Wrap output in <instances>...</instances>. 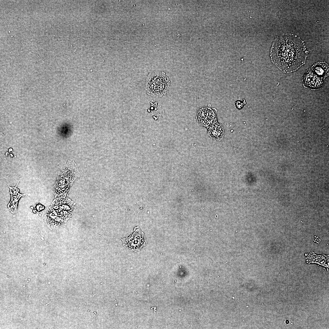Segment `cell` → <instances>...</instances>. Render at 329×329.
<instances>
[{
    "instance_id": "1",
    "label": "cell",
    "mask_w": 329,
    "mask_h": 329,
    "mask_svg": "<svg viewBox=\"0 0 329 329\" xmlns=\"http://www.w3.org/2000/svg\"><path fill=\"white\" fill-rule=\"evenodd\" d=\"M308 53L304 41L292 33L276 37L270 51L271 62L284 73L299 69L305 64Z\"/></svg>"
},
{
    "instance_id": "2",
    "label": "cell",
    "mask_w": 329,
    "mask_h": 329,
    "mask_svg": "<svg viewBox=\"0 0 329 329\" xmlns=\"http://www.w3.org/2000/svg\"><path fill=\"white\" fill-rule=\"evenodd\" d=\"M75 205V203L67 196L55 198L44 211L46 224L51 229L63 225L72 216Z\"/></svg>"
},
{
    "instance_id": "3",
    "label": "cell",
    "mask_w": 329,
    "mask_h": 329,
    "mask_svg": "<svg viewBox=\"0 0 329 329\" xmlns=\"http://www.w3.org/2000/svg\"><path fill=\"white\" fill-rule=\"evenodd\" d=\"M79 177V172L75 163L70 161L56 180L53 188L55 198L67 196L68 192L75 180Z\"/></svg>"
},
{
    "instance_id": "4",
    "label": "cell",
    "mask_w": 329,
    "mask_h": 329,
    "mask_svg": "<svg viewBox=\"0 0 329 329\" xmlns=\"http://www.w3.org/2000/svg\"><path fill=\"white\" fill-rule=\"evenodd\" d=\"M328 75L329 66L326 62L315 63L306 70L302 79L303 86L312 90H319L323 87Z\"/></svg>"
},
{
    "instance_id": "5",
    "label": "cell",
    "mask_w": 329,
    "mask_h": 329,
    "mask_svg": "<svg viewBox=\"0 0 329 329\" xmlns=\"http://www.w3.org/2000/svg\"><path fill=\"white\" fill-rule=\"evenodd\" d=\"M170 84V81L164 72L150 73L147 78L146 90L149 95L161 97L166 94Z\"/></svg>"
},
{
    "instance_id": "6",
    "label": "cell",
    "mask_w": 329,
    "mask_h": 329,
    "mask_svg": "<svg viewBox=\"0 0 329 329\" xmlns=\"http://www.w3.org/2000/svg\"><path fill=\"white\" fill-rule=\"evenodd\" d=\"M133 232L126 238H122L121 240L123 245L128 249L134 252L140 251L142 248L146 246V238L144 233L140 230L139 226L135 227Z\"/></svg>"
},
{
    "instance_id": "7",
    "label": "cell",
    "mask_w": 329,
    "mask_h": 329,
    "mask_svg": "<svg viewBox=\"0 0 329 329\" xmlns=\"http://www.w3.org/2000/svg\"><path fill=\"white\" fill-rule=\"evenodd\" d=\"M18 183L14 187L8 186L10 190L9 193L11 194V197L10 201L8 205V207L9 211L13 214L17 211V205L19 199L26 194L19 193V189L17 188Z\"/></svg>"
},
{
    "instance_id": "8",
    "label": "cell",
    "mask_w": 329,
    "mask_h": 329,
    "mask_svg": "<svg viewBox=\"0 0 329 329\" xmlns=\"http://www.w3.org/2000/svg\"><path fill=\"white\" fill-rule=\"evenodd\" d=\"M197 117L199 122L203 125L206 126L215 119V114L210 108H204L200 109Z\"/></svg>"
},
{
    "instance_id": "9",
    "label": "cell",
    "mask_w": 329,
    "mask_h": 329,
    "mask_svg": "<svg viewBox=\"0 0 329 329\" xmlns=\"http://www.w3.org/2000/svg\"><path fill=\"white\" fill-rule=\"evenodd\" d=\"M313 256V259L312 260L313 261L312 262L327 266L328 265V259L327 257L326 258L325 256H316V257L314 256Z\"/></svg>"
}]
</instances>
